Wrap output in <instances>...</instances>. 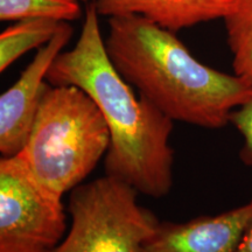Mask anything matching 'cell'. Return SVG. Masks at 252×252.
<instances>
[{"mask_svg":"<svg viewBox=\"0 0 252 252\" xmlns=\"http://www.w3.org/2000/svg\"><path fill=\"white\" fill-rule=\"evenodd\" d=\"M91 2L77 42L60 54L47 74L52 86H74L90 96L110 132L104 157L105 174L132 186L138 193L160 198L173 186L174 151L169 145L173 122L149 99L135 97L110 60Z\"/></svg>","mask_w":252,"mask_h":252,"instance_id":"6da1fadb","label":"cell"},{"mask_svg":"<svg viewBox=\"0 0 252 252\" xmlns=\"http://www.w3.org/2000/svg\"><path fill=\"white\" fill-rule=\"evenodd\" d=\"M108 25L104 41L115 68L173 122L222 128L250 97L251 84L203 64L174 32L138 15L109 18Z\"/></svg>","mask_w":252,"mask_h":252,"instance_id":"7a4b0ae2","label":"cell"},{"mask_svg":"<svg viewBox=\"0 0 252 252\" xmlns=\"http://www.w3.org/2000/svg\"><path fill=\"white\" fill-rule=\"evenodd\" d=\"M102 112L74 86L47 84L20 157L43 187L63 197L89 176L110 147Z\"/></svg>","mask_w":252,"mask_h":252,"instance_id":"3957f363","label":"cell"},{"mask_svg":"<svg viewBox=\"0 0 252 252\" xmlns=\"http://www.w3.org/2000/svg\"><path fill=\"white\" fill-rule=\"evenodd\" d=\"M138 191L106 175L70 191L68 234L50 252H143L160 220L137 201Z\"/></svg>","mask_w":252,"mask_h":252,"instance_id":"277c9868","label":"cell"},{"mask_svg":"<svg viewBox=\"0 0 252 252\" xmlns=\"http://www.w3.org/2000/svg\"><path fill=\"white\" fill-rule=\"evenodd\" d=\"M67 230L62 197L32 175L19 156L0 160V252H50Z\"/></svg>","mask_w":252,"mask_h":252,"instance_id":"5b68a950","label":"cell"},{"mask_svg":"<svg viewBox=\"0 0 252 252\" xmlns=\"http://www.w3.org/2000/svg\"><path fill=\"white\" fill-rule=\"evenodd\" d=\"M72 33L70 25L63 24L58 34L37 49L20 77L0 96V152L2 157H14L24 149L48 84L47 74L68 45Z\"/></svg>","mask_w":252,"mask_h":252,"instance_id":"8992f818","label":"cell"},{"mask_svg":"<svg viewBox=\"0 0 252 252\" xmlns=\"http://www.w3.org/2000/svg\"><path fill=\"white\" fill-rule=\"evenodd\" d=\"M252 217V198L219 215L187 222H160L143 252H235Z\"/></svg>","mask_w":252,"mask_h":252,"instance_id":"52a82bcc","label":"cell"},{"mask_svg":"<svg viewBox=\"0 0 252 252\" xmlns=\"http://www.w3.org/2000/svg\"><path fill=\"white\" fill-rule=\"evenodd\" d=\"M238 0H94L99 17L138 15L171 32L229 15Z\"/></svg>","mask_w":252,"mask_h":252,"instance_id":"ba28073f","label":"cell"},{"mask_svg":"<svg viewBox=\"0 0 252 252\" xmlns=\"http://www.w3.org/2000/svg\"><path fill=\"white\" fill-rule=\"evenodd\" d=\"M65 21L36 18L17 21L0 35V71L32 49H39L49 42Z\"/></svg>","mask_w":252,"mask_h":252,"instance_id":"9c48e42d","label":"cell"},{"mask_svg":"<svg viewBox=\"0 0 252 252\" xmlns=\"http://www.w3.org/2000/svg\"><path fill=\"white\" fill-rule=\"evenodd\" d=\"M224 25L234 74L252 86V0H238Z\"/></svg>","mask_w":252,"mask_h":252,"instance_id":"30bf717a","label":"cell"},{"mask_svg":"<svg viewBox=\"0 0 252 252\" xmlns=\"http://www.w3.org/2000/svg\"><path fill=\"white\" fill-rule=\"evenodd\" d=\"M81 0H0V20L21 21L47 18L75 21L81 17Z\"/></svg>","mask_w":252,"mask_h":252,"instance_id":"8fae6325","label":"cell"},{"mask_svg":"<svg viewBox=\"0 0 252 252\" xmlns=\"http://www.w3.org/2000/svg\"><path fill=\"white\" fill-rule=\"evenodd\" d=\"M230 124L234 125L243 137L244 144L239 153L241 160L245 165L252 166V93L250 97L231 113Z\"/></svg>","mask_w":252,"mask_h":252,"instance_id":"7c38bea8","label":"cell"},{"mask_svg":"<svg viewBox=\"0 0 252 252\" xmlns=\"http://www.w3.org/2000/svg\"><path fill=\"white\" fill-rule=\"evenodd\" d=\"M235 252H252V217L249 220L241 239H239Z\"/></svg>","mask_w":252,"mask_h":252,"instance_id":"4fadbf2b","label":"cell"},{"mask_svg":"<svg viewBox=\"0 0 252 252\" xmlns=\"http://www.w3.org/2000/svg\"><path fill=\"white\" fill-rule=\"evenodd\" d=\"M81 1H88V0H81Z\"/></svg>","mask_w":252,"mask_h":252,"instance_id":"5bb4252c","label":"cell"}]
</instances>
